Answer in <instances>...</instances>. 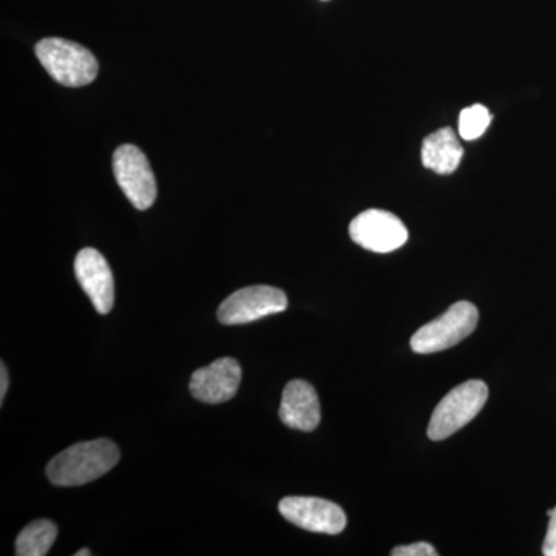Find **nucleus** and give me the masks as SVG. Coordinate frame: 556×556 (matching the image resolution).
<instances>
[{
    "mask_svg": "<svg viewBox=\"0 0 556 556\" xmlns=\"http://www.w3.org/2000/svg\"><path fill=\"white\" fill-rule=\"evenodd\" d=\"M489 399V387L482 380H467L439 402L428 424L427 434L431 441H444L466 427L484 408Z\"/></svg>",
    "mask_w": 556,
    "mask_h": 556,
    "instance_id": "3",
    "label": "nucleus"
},
{
    "mask_svg": "<svg viewBox=\"0 0 556 556\" xmlns=\"http://www.w3.org/2000/svg\"><path fill=\"white\" fill-rule=\"evenodd\" d=\"M463 156V146L450 127L434 131L424 139L420 159L427 169L441 175L453 174L459 167Z\"/></svg>",
    "mask_w": 556,
    "mask_h": 556,
    "instance_id": "12",
    "label": "nucleus"
},
{
    "mask_svg": "<svg viewBox=\"0 0 556 556\" xmlns=\"http://www.w3.org/2000/svg\"><path fill=\"white\" fill-rule=\"evenodd\" d=\"M113 172L124 195L139 211L155 203L156 181L148 156L134 144H124L113 155Z\"/></svg>",
    "mask_w": 556,
    "mask_h": 556,
    "instance_id": "5",
    "label": "nucleus"
},
{
    "mask_svg": "<svg viewBox=\"0 0 556 556\" xmlns=\"http://www.w3.org/2000/svg\"><path fill=\"white\" fill-rule=\"evenodd\" d=\"M91 552L89 548H83V551L76 552L75 556H90Z\"/></svg>",
    "mask_w": 556,
    "mask_h": 556,
    "instance_id": "18",
    "label": "nucleus"
},
{
    "mask_svg": "<svg viewBox=\"0 0 556 556\" xmlns=\"http://www.w3.org/2000/svg\"><path fill=\"white\" fill-rule=\"evenodd\" d=\"M58 536V527L49 519H38L25 527L16 540L17 556H46Z\"/></svg>",
    "mask_w": 556,
    "mask_h": 556,
    "instance_id": "13",
    "label": "nucleus"
},
{
    "mask_svg": "<svg viewBox=\"0 0 556 556\" xmlns=\"http://www.w3.org/2000/svg\"><path fill=\"white\" fill-rule=\"evenodd\" d=\"M547 515L551 518V522H548L547 535L543 544V555L556 556V507L551 508Z\"/></svg>",
    "mask_w": 556,
    "mask_h": 556,
    "instance_id": "16",
    "label": "nucleus"
},
{
    "mask_svg": "<svg viewBox=\"0 0 556 556\" xmlns=\"http://www.w3.org/2000/svg\"><path fill=\"white\" fill-rule=\"evenodd\" d=\"M287 308L288 298L281 289L257 285V287L239 289L229 295L219 305L217 316L223 325L233 327V325H247L273 314L283 313Z\"/></svg>",
    "mask_w": 556,
    "mask_h": 556,
    "instance_id": "6",
    "label": "nucleus"
},
{
    "mask_svg": "<svg viewBox=\"0 0 556 556\" xmlns=\"http://www.w3.org/2000/svg\"><path fill=\"white\" fill-rule=\"evenodd\" d=\"M7 390H9V371H7L5 364L2 362V367H0V405L3 404Z\"/></svg>",
    "mask_w": 556,
    "mask_h": 556,
    "instance_id": "17",
    "label": "nucleus"
},
{
    "mask_svg": "<svg viewBox=\"0 0 556 556\" xmlns=\"http://www.w3.org/2000/svg\"><path fill=\"white\" fill-rule=\"evenodd\" d=\"M75 274L94 309L105 316L115 303V280L108 260L93 248L79 251L75 260Z\"/></svg>",
    "mask_w": 556,
    "mask_h": 556,
    "instance_id": "9",
    "label": "nucleus"
},
{
    "mask_svg": "<svg viewBox=\"0 0 556 556\" xmlns=\"http://www.w3.org/2000/svg\"><path fill=\"white\" fill-rule=\"evenodd\" d=\"M278 510L291 525L314 533L339 535L346 527L345 511L338 504L320 497H283L278 504Z\"/></svg>",
    "mask_w": 556,
    "mask_h": 556,
    "instance_id": "8",
    "label": "nucleus"
},
{
    "mask_svg": "<svg viewBox=\"0 0 556 556\" xmlns=\"http://www.w3.org/2000/svg\"><path fill=\"white\" fill-rule=\"evenodd\" d=\"M118 460L119 450L109 439L79 442L50 460L47 477L58 486L89 484L104 477Z\"/></svg>",
    "mask_w": 556,
    "mask_h": 556,
    "instance_id": "1",
    "label": "nucleus"
},
{
    "mask_svg": "<svg viewBox=\"0 0 556 556\" xmlns=\"http://www.w3.org/2000/svg\"><path fill=\"white\" fill-rule=\"evenodd\" d=\"M278 415L281 422L292 430H316L320 424V402L314 387L306 380H291L285 387Z\"/></svg>",
    "mask_w": 556,
    "mask_h": 556,
    "instance_id": "11",
    "label": "nucleus"
},
{
    "mask_svg": "<svg viewBox=\"0 0 556 556\" xmlns=\"http://www.w3.org/2000/svg\"><path fill=\"white\" fill-rule=\"evenodd\" d=\"M393 556H438L434 547L428 543H415L409 546H401L391 551Z\"/></svg>",
    "mask_w": 556,
    "mask_h": 556,
    "instance_id": "15",
    "label": "nucleus"
},
{
    "mask_svg": "<svg viewBox=\"0 0 556 556\" xmlns=\"http://www.w3.org/2000/svg\"><path fill=\"white\" fill-rule=\"evenodd\" d=\"M492 123V115L489 109L481 104L464 109L459 116V135L466 141L481 138Z\"/></svg>",
    "mask_w": 556,
    "mask_h": 556,
    "instance_id": "14",
    "label": "nucleus"
},
{
    "mask_svg": "<svg viewBox=\"0 0 556 556\" xmlns=\"http://www.w3.org/2000/svg\"><path fill=\"white\" fill-rule=\"evenodd\" d=\"M479 311L473 303L457 302L413 336L412 350L417 354H433L448 350L467 339L478 327Z\"/></svg>",
    "mask_w": 556,
    "mask_h": 556,
    "instance_id": "4",
    "label": "nucleus"
},
{
    "mask_svg": "<svg viewBox=\"0 0 556 556\" xmlns=\"http://www.w3.org/2000/svg\"><path fill=\"white\" fill-rule=\"evenodd\" d=\"M35 51L47 73L62 86L83 87L97 79V58L79 43L47 38L36 43Z\"/></svg>",
    "mask_w": 556,
    "mask_h": 556,
    "instance_id": "2",
    "label": "nucleus"
},
{
    "mask_svg": "<svg viewBox=\"0 0 556 556\" xmlns=\"http://www.w3.org/2000/svg\"><path fill=\"white\" fill-rule=\"evenodd\" d=\"M350 236L367 251L388 254L407 243L408 230L391 212L368 208L351 222Z\"/></svg>",
    "mask_w": 556,
    "mask_h": 556,
    "instance_id": "7",
    "label": "nucleus"
},
{
    "mask_svg": "<svg viewBox=\"0 0 556 556\" xmlns=\"http://www.w3.org/2000/svg\"><path fill=\"white\" fill-rule=\"evenodd\" d=\"M241 383V367L232 357H223L197 369L190 378V393L204 404H223L236 396Z\"/></svg>",
    "mask_w": 556,
    "mask_h": 556,
    "instance_id": "10",
    "label": "nucleus"
}]
</instances>
